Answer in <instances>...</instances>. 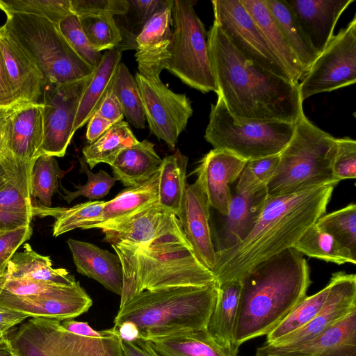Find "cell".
Segmentation results:
<instances>
[{"mask_svg": "<svg viewBox=\"0 0 356 356\" xmlns=\"http://www.w3.org/2000/svg\"><path fill=\"white\" fill-rule=\"evenodd\" d=\"M92 305V300L78 281L71 291L56 296H18L3 289L0 293V306L33 318L61 321L86 313Z\"/></svg>", "mask_w": 356, "mask_h": 356, "instance_id": "20", "label": "cell"}, {"mask_svg": "<svg viewBox=\"0 0 356 356\" xmlns=\"http://www.w3.org/2000/svg\"><path fill=\"white\" fill-rule=\"evenodd\" d=\"M43 136L42 103L19 104L13 115L6 152L0 163L8 178L31 201L30 174L41 154Z\"/></svg>", "mask_w": 356, "mask_h": 356, "instance_id": "12", "label": "cell"}, {"mask_svg": "<svg viewBox=\"0 0 356 356\" xmlns=\"http://www.w3.org/2000/svg\"><path fill=\"white\" fill-rule=\"evenodd\" d=\"M336 138L315 126L303 114L293 135L279 154L275 172L267 186L268 196L296 193L339 181L332 172Z\"/></svg>", "mask_w": 356, "mask_h": 356, "instance_id": "6", "label": "cell"}, {"mask_svg": "<svg viewBox=\"0 0 356 356\" xmlns=\"http://www.w3.org/2000/svg\"><path fill=\"white\" fill-rule=\"evenodd\" d=\"M234 347L266 335L307 296L312 281L303 255L293 248L264 260L241 278Z\"/></svg>", "mask_w": 356, "mask_h": 356, "instance_id": "3", "label": "cell"}, {"mask_svg": "<svg viewBox=\"0 0 356 356\" xmlns=\"http://www.w3.org/2000/svg\"><path fill=\"white\" fill-rule=\"evenodd\" d=\"M18 104L8 82L0 52V108H11Z\"/></svg>", "mask_w": 356, "mask_h": 356, "instance_id": "59", "label": "cell"}, {"mask_svg": "<svg viewBox=\"0 0 356 356\" xmlns=\"http://www.w3.org/2000/svg\"><path fill=\"white\" fill-rule=\"evenodd\" d=\"M329 292L321 310L302 327L271 343L293 346L318 335L327 327L356 309V275L343 271L332 274ZM270 344V343H268Z\"/></svg>", "mask_w": 356, "mask_h": 356, "instance_id": "18", "label": "cell"}, {"mask_svg": "<svg viewBox=\"0 0 356 356\" xmlns=\"http://www.w3.org/2000/svg\"><path fill=\"white\" fill-rule=\"evenodd\" d=\"M211 207L199 177L193 184H186L178 219L184 234L195 256L213 272L216 264V251L210 226Z\"/></svg>", "mask_w": 356, "mask_h": 356, "instance_id": "17", "label": "cell"}, {"mask_svg": "<svg viewBox=\"0 0 356 356\" xmlns=\"http://www.w3.org/2000/svg\"><path fill=\"white\" fill-rule=\"evenodd\" d=\"M58 26L61 34L77 55L95 68L100 62L102 54L89 42L81 26L78 17L71 14Z\"/></svg>", "mask_w": 356, "mask_h": 356, "instance_id": "48", "label": "cell"}, {"mask_svg": "<svg viewBox=\"0 0 356 356\" xmlns=\"http://www.w3.org/2000/svg\"><path fill=\"white\" fill-rule=\"evenodd\" d=\"M104 241L111 245L120 243L143 244L169 234H182L178 218L161 207L158 200L118 220L95 224Z\"/></svg>", "mask_w": 356, "mask_h": 356, "instance_id": "16", "label": "cell"}, {"mask_svg": "<svg viewBox=\"0 0 356 356\" xmlns=\"http://www.w3.org/2000/svg\"><path fill=\"white\" fill-rule=\"evenodd\" d=\"M96 113L112 124L122 121L124 117V111L120 102L113 93L111 85Z\"/></svg>", "mask_w": 356, "mask_h": 356, "instance_id": "55", "label": "cell"}, {"mask_svg": "<svg viewBox=\"0 0 356 356\" xmlns=\"http://www.w3.org/2000/svg\"><path fill=\"white\" fill-rule=\"evenodd\" d=\"M28 317L24 313L0 306V341L7 337L11 328Z\"/></svg>", "mask_w": 356, "mask_h": 356, "instance_id": "57", "label": "cell"}, {"mask_svg": "<svg viewBox=\"0 0 356 356\" xmlns=\"http://www.w3.org/2000/svg\"><path fill=\"white\" fill-rule=\"evenodd\" d=\"M0 9L6 15L25 13L40 16L57 25L73 14L70 0H0Z\"/></svg>", "mask_w": 356, "mask_h": 356, "instance_id": "46", "label": "cell"}, {"mask_svg": "<svg viewBox=\"0 0 356 356\" xmlns=\"http://www.w3.org/2000/svg\"><path fill=\"white\" fill-rule=\"evenodd\" d=\"M91 75L72 82L44 85L40 102L44 129L41 154L55 157L65 154L74 135L79 102Z\"/></svg>", "mask_w": 356, "mask_h": 356, "instance_id": "15", "label": "cell"}, {"mask_svg": "<svg viewBox=\"0 0 356 356\" xmlns=\"http://www.w3.org/2000/svg\"><path fill=\"white\" fill-rule=\"evenodd\" d=\"M255 356H356V309L313 339L293 346L264 343Z\"/></svg>", "mask_w": 356, "mask_h": 356, "instance_id": "19", "label": "cell"}, {"mask_svg": "<svg viewBox=\"0 0 356 356\" xmlns=\"http://www.w3.org/2000/svg\"><path fill=\"white\" fill-rule=\"evenodd\" d=\"M115 327L118 328L122 340L131 341L138 339V329L136 325L131 323L125 322Z\"/></svg>", "mask_w": 356, "mask_h": 356, "instance_id": "61", "label": "cell"}, {"mask_svg": "<svg viewBox=\"0 0 356 356\" xmlns=\"http://www.w3.org/2000/svg\"><path fill=\"white\" fill-rule=\"evenodd\" d=\"M113 124L95 113L88 120L86 137L89 143H91L100 137Z\"/></svg>", "mask_w": 356, "mask_h": 356, "instance_id": "60", "label": "cell"}, {"mask_svg": "<svg viewBox=\"0 0 356 356\" xmlns=\"http://www.w3.org/2000/svg\"><path fill=\"white\" fill-rule=\"evenodd\" d=\"M33 217L32 202L8 178L0 188V232L29 226Z\"/></svg>", "mask_w": 356, "mask_h": 356, "instance_id": "40", "label": "cell"}, {"mask_svg": "<svg viewBox=\"0 0 356 356\" xmlns=\"http://www.w3.org/2000/svg\"><path fill=\"white\" fill-rule=\"evenodd\" d=\"M154 147L152 143L143 140L121 151L111 165L114 177L127 188L148 180L162 162Z\"/></svg>", "mask_w": 356, "mask_h": 356, "instance_id": "28", "label": "cell"}, {"mask_svg": "<svg viewBox=\"0 0 356 356\" xmlns=\"http://www.w3.org/2000/svg\"><path fill=\"white\" fill-rule=\"evenodd\" d=\"M246 162L226 150L213 149L204 155L195 170L211 208L222 216L227 214L232 198L229 185L237 180Z\"/></svg>", "mask_w": 356, "mask_h": 356, "instance_id": "22", "label": "cell"}, {"mask_svg": "<svg viewBox=\"0 0 356 356\" xmlns=\"http://www.w3.org/2000/svg\"><path fill=\"white\" fill-rule=\"evenodd\" d=\"M122 356H160L152 347L151 341L142 339L121 341Z\"/></svg>", "mask_w": 356, "mask_h": 356, "instance_id": "56", "label": "cell"}, {"mask_svg": "<svg viewBox=\"0 0 356 356\" xmlns=\"http://www.w3.org/2000/svg\"><path fill=\"white\" fill-rule=\"evenodd\" d=\"M129 8L122 15L119 27L122 40L117 49L120 52L125 49H136V38L147 20L160 8L165 6L168 0H127Z\"/></svg>", "mask_w": 356, "mask_h": 356, "instance_id": "43", "label": "cell"}, {"mask_svg": "<svg viewBox=\"0 0 356 356\" xmlns=\"http://www.w3.org/2000/svg\"><path fill=\"white\" fill-rule=\"evenodd\" d=\"M76 271L92 278L106 289L121 296L123 272L118 254L103 250L95 244L68 238Z\"/></svg>", "mask_w": 356, "mask_h": 356, "instance_id": "25", "label": "cell"}, {"mask_svg": "<svg viewBox=\"0 0 356 356\" xmlns=\"http://www.w3.org/2000/svg\"><path fill=\"white\" fill-rule=\"evenodd\" d=\"M111 246L123 272L120 306L144 291L216 284L213 273L198 261L184 233L162 236L143 244Z\"/></svg>", "mask_w": 356, "mask_h": 356, "instance_id": "4", "label": "cell"}, {"mask_svg": "<svg viewBox=\"0 0 356 356\" xmlns=\"http://www.w3.org/2000/svg\"><path fill=\"white\" fill-rule=\"evenodd\" d=\"M138 143L128 123L121 121L86 145L82 149L83 158L90 168L101 163L111 165L121 151Z\"/></svg>", "mask_w": 356, "mask_h": 356, "instance_id": "37", "label": "cell"}, {"mask_svg": "<svg viewBox=\"0 0 356 356\" xmlns=\"http://www.w3.org/2000/svg\"><path fill=\"white\" fill-rule=\"evenodd\" d=\"M216 93L236 119L294 123L304 114L299 83L243 56L213 23L207 33Z\"/></svg>", "mask_w": 356, "mask_h": 356, "instance_id": "1", "label": "cell"}, {"mask_svg": "<svg viewBox=\"0 0 356 356\" xmlns=\"http://www.w3.org/2000/svg\"><path fill=\"white\" fill-rule=\"evenodd\" d=\"M194 0H175L172 32L163 69L203 93L216 92L207 32L195 13Z\"/></svg>", "mask_w": 356, "mask_h": 356, "instance_id": "9", "label": "cell"}, {"mask_svg": "<svg viewBox=\"0 0 356 356\" xmlns=\"http://www.w3.org/2000/svg\"><path fill=\"white\" fill-rule=\"evenodd\" d=\"M268 196L267 188L252 195L232 194L227 213L210 220L212 241L217 252L243 241L254 227Z\"/></svg>", "mask_w": 356, "mask_h": 356, "instance_id": "21", "label": "cell"}, {"mask_svg": "<svg viewBox=\"0 0 356 356\" xmlns=\"http://www.w3.org/2000/svg\"><path fill=\"white\" fill-rule=\"evenodd\" d=\"M172 6L173 1L168 0L147 20L137 35L135 56L138 67L163 70V61L172 35Z\"/></svg>", "mask_w": 356, "mask_h": 356, "instance_id": "26", "label": "cell"}, {"mask_svg": "<svg viewBox=\"0 0 356 356\" xmlns=\"http://www.w3.org/2000/svg\"><path fill=\"white\" fill-rule=\"evenodd\" d=\"M135 79L150 131L174 149L193 115L189 98L170 90L160 74L137 72Z\"/></svg>", "mask_w": 356, "mask_h": 356, "instance_id": "13", "label": "cell"}, {"mask_svg": "<svg viewBox=\"0 0 356 356\" xmlns=\"http://www.w3.org/2000/svg\"><path fill=\"white\" fill-rule=\"evenodd\" d=\"M216 285L217 297L207 331L219 343L235 348L233 345L234 330L241 281L235 280Z\"/></svg>", "mask_w": 356, "mask_h": 356, "instance_id": "32", "label": "cell"}, {"mask_svg": "<svg viewBox=\"0 0 356 356\" xmlns=\"http://www.w3.org/2000/svg\"><path fill=\"white\" fill-rule=\"evenodd\" d=\"M79 162L80 172L86 174L88 180L84 185L75 186L77 188L76 191L70 192L63 188L65 195H63V198L68 204L81 195L88 198L90 201L102 198L109 193L117 181L115 177H111L103 170L97 173L90 172L83 158H80Z\"/></svg>", "mask_w": 356, "mask_h": 356, "instance_id": "49", "label": "cell"}, {"mask_svg": "<svg viewBox=\"0 0 356 356\" xmlns=\"http://www.w3.org/2000/svg\"><path fill=\"white\" fill-rule=\"evenodd\" d=\"M0 356H15L7 337L0 341Z\"/></svg>", "mask_w": 356, "mask_h": 356, "instance_id": "62", "label": "cell"}, {"mask_svg": "<svg viewBox=\"0 0 356 356\" xmlns=\"http://www.w3.org/2000/svg\"><path fill=\"white\" fill-rule=\"evenodd\" d=\"M159 174V168L146 181L127 188L113 199L106 202L102 216L95 224L120 219L158 200Z\"/></svg>", "mask_w": 356, "mask_h": 356, "instance_id": "35", "label": "cell"}, {"mask_svg": "<svg viewBox=\"0 0 356 356\" xmlns=\"http://www.w3.org/2000/svg\"><path fill=\"white\" fill-rule=\"evenodd\" d=\"M328 292L327 284L318 292L307 296L266 334L265 343H274L310 322L321 310Z\"/></svg>", "mask_w": 356, "mask_h": 356, "instance_id": "42", "label": "cell"}, {"mask_svg": "<svg viewBox=\"0 0 356 356\" xmlns=\"http://www.w3.org/2000/svg\"><path fill=\"white\" fill-rule=\"evenodd\" d=\"M33 233L31 227H22L13 230L0 232V275L6 273L8 261L17 250Z\"/></svg>", "mask_w": 356, "mask_h": 356, "instance_id": "53", "label": "cell"}, {"mask_svg": "<svg viewBox=\"0 0 356 356\" xmlns=\"http://www.w3.org/2000/svg\"><path fill=\"white\" fill-rule=\"evenodd\" d=\"M78 18L87 38L97 51L117 48L121 42L122 37L114 16L86 15Z\"/></svg>", "mask_w": 356, "mask_h": 356, "instance_id": "45", "label": "cell"}, {"mask_svg": "<svg viewBox=\"0 0 356 356\" xmlns=\"http://www.w3.org/2000/svg\"><path fill=\"white\" fill-rule=\"evenodd\" d=\"M73 14L77 17L86 15L125 14L129 8L127 0H70Z\"/></svg>", "mask_w": 356, "mask_h": 356, "instance_id": "52", "label": "cell"}, {"mask_svg": "<svg viewBox=\"0 0 356 356\" xmlns=\"http://www.w3.org/2000/svg\"><path fill=\"white\" fill-rule=\"evenodd\" d=\"M0 52L16 101L19 104L40 103L45 85L44 75L2 26Z\"/></svg>", "mask_w": 356, "mask_h": 356, "instance_id": "23", "label": "cell"}, {"mask_svg": "<svg viewBox=\"0 0 356 356\" xmlns=\"http://www.w3.org/2000/svg\"><path fill=\"white\" fill-rule=\"evenodd\" d=\"M105 201H88L70 208L43 207L33 206V216H47L55 218L53 236L55 237L76 228L88 229L95 224L101 217Z\"/></svg>", "mask_w": 356, "mask_h": 356, "instance_id": "36", "label": "cell"}, {"mask_svg": "<svg viewBox=\"0 0 356 356\" xmlns=\"http://www.w3.org/2000/svg\"><path fill=\"white\" fill-rule=\"evenodd\" d=\"M24 250L16 252L8 263L7 279H26L51 284L71 286L76 281L65 268H54L49 256L34 251L29 243L23 245Z\"/></svg>", "mask_w": 356, "mask_h": 356, "instance_id": "30", "label": "cell"}, {"mask_svg": "<svg viewBox=\"0 0 356 356\" xmlns=\"http://www.w3.org/2000/svg\"><path fill=\"white\" fill-rule=\"evenodd\" d=\"M259 27L264 38L293 83L298 84L306 72L292 51L264 0H240Z\"/></svg>", "mask_w": 356, "mask_h": 356, "instance_id": "27", "label": "cell"}, {"mask_svg": "<svg viewBox=\"0 0 356 356\" xmlns=\"http://www.w3.org/2000/svg\"><path fill=\"white\" fill-rule=\"evenodd\" d=\"M332 172L340 181L356 177V141L349 137L336 138Z\"/></svg>", "mask_w": 356, "mask_h": 356, "instance_id": "50", "label": "cell"}, {"mask_svg": "<svg viewBox=\"0 0 356 356\" xmlns=\"http://www.w3.org/2000/svg\"><path fill=\"white\" fill-rule=\"evenodd\" d=\"M356 82V15L330 40L299 83L301 100Z\"/></svg>", "mask_w": 356, "mask_h": 356, "instance_id": "11", "label": "cell"}, {"mask_svg": "<svg viewBox=\"0 0 356 356\" xmlns=\"http://www.w3.org/2000/svg\"><path fill=\"white\" fill-rule=\"evenodd\" d=\"M279 162V154L247 161L237 179L235 193L252 195L267 188Z\"/></svg>", "mask_w": 356, "mask_h": 356, "instance_id": "47", "label": "cell"}, {"mask_svg": "<svg viewBox=\"0 0 356 356\" xmlns=\"http://www.w3.org/2000/svg\"><path fill=\"white\" fill-rule=\"evenodd\" d=\"M6 280L7 278L6 273L0 275V293L3 289Z\"/></svg>", "mask_w": 356, "mask_h": 356, "instance_id": "63", "label": "cell"}, {"mask_svg": "<svg viewBox=\"0 0 356 356\" xmlns=\"http://www.w3.org/2000/svg\"><path fill=\"white\" fill-rule=\"evenodd\" d=\"M6 17L2 26L42 72L45 84L72 82L93 73L95 67L77 55L57 24L31 14Z\"/></svg>", "mask_w": 356, "mask_h": 356, "instance_id": "7", "label": "cell"}, {"mask_svg": "<svg viewBox=\"0 0 356 356\" xmlns=\"http://www.w3.org/2000/svg\"><path fill=\"white\" fill-rule=\"evenodd\" d=\"M7 339L15 356H49L32 339L21 325L18 329L9 332Z\"/></svg>", "mask_w": 356, "mask_h": 356, "instance_id": "54", "label": "cell"}, {"mask_svg": "<svg viewBox=\"0 0 356 356\" xmlns=\"http://www.w3.org/2000/svg\"><path fill=\"white\" fill-rule=\"evenodd\" d=\"M49 356H122L115 326L96 331L87 322L32 318L22 325Z\"/></svg>", "mask_w": 356, "mask_h": 356, "instance_id": "10", "label": "cell"}, {"mask_svg": "<svg viewBox=\"0 0 356 356\" xmlns=\"http://www.w3.org/2000/svg\"><path fill=\"white\" fill-rule=\"evenodd\" d=\"M305 72L318 56L286 0H264Z\"/></svg>", "mask_w": 356, "mask_h": 356, "instance_id": "33", "label": "cell"}, {"mask_svg": "<svg viewBox=\"0 0 356 356\" xmlns=\"http://www.w3.org/2000/svg\"><path fill=\"white\" fill-rule=\"evenodd\" d=\"M121 57L122 53L115 48L106 50L102 54L79 102L73 125L74 134L86 124L97 111L113 82Z\"/></svg>", "mask_w": 356, "mask_h": 356, "instance_id": "29", "label": "cell"}, {"mask_svg": "<svg viewBox=\"0 0 356 356\" xmlns=\"http://www.w3.org/2000/svg\"><path fill=\"white\" fill-rule=\"evenodd\" d=\"M316 224L356 257V204L324 214Z\"/></svg>", "mask_w": 356, "mask_h": 356, "instance_id": "44", "label": "cell"}, {"mask_svg": "<svg viewBox=\"0 0 356 356\" xmlns=\"http://www.w3.org/2000/svg\"><path fill=\"white\" fill-rule=\"evenodd\" d=\"M211 3L213 23L243 56L266 71L293 83L240 0H213Z\"/></svg>", "mask_w": 356, "mask_h": 356, "instance_id": "14", "label": "cell"}, {"mask_svg": "<svg viewBox=\"0 0 356 356\" xmlns=\"http://www.w3.org/2000/svg\"><path fill=\"white\" fill-rule=\"evenodd\" d=\"M188 157L179 149L162 159L159 167L158 202L178 217L186 184Z\"/></svg>", "mask_w": 356, "mask_h": 356, "instance_id": "34", "label": "cell"}, {"mask_svg": "<svg viewBox=\"0 0 356 356\" xmlns=\"http://www.w3.org/2000/svg\"><path fill=\"white\" fill-rule=\"evenodd\" d=\"M160 356H238V350L217 342L207 331L197 330L150 341Z\"/></svg>", "mask_w": 356, "mask_h": 356, "instance_id": "31", "label": "cell"}, {"mask_svg": "<svg viewBox=\"0 0 356 356\" xmlns=\"http://www.w3.org/2000/svg\"><path fill=\"white\" fill-rule=\"evenodd\" d=\"M18 105L11 108H0V161L3 159L6 152L12 118Z\"/></svg>", "mask_w": 356, "mask_h": 356, "instance_id": "58", "label": "cell"}, {"mask_svg": "<svg viewBox=\"0 0 356 356\" xmlns=\"http://www.w3.org/2000/svg\"><path fill=\"white\" fill-rule=\"evenodd\" d=\"M76 283L63 286L26 279H7L3 289L18 296H56L69 292Z\"/></svg>", "mask_w": 356, "mask_h": 356, "instance_id": "51", "label": "cell"}, {"mask_svg": "<svg viewBox=\"0 0 356 356\" xmlns=\"http://www.w3.org/2000/svg\"><path fill=\"white\" fill-rule=\"evenodd\" d=\"M293 248L302 255L327 262L356 264V257L316 223L303 233Z\"/></svg>", "mask_w": 356, "mask_h": 356, "instance_id": "38", "label": "cell"}, {"mask_svg": "<svg viewBox=\"0 0 356 356\" xmlns=\"http://www.w3.org/2000/svg\"><path fill=\"white\" fill-rule=\"evenodd\" d=\"M111 87L128 122L135 128L144 129L145 117L138 86L124 63L119 64Z\"/></svg>", "mask_w": 356, "mask_h": 356, "instance_id": "41", "label": "cell"}, {"mask_svg": "<svg viewBox=\"0 0 356 356\" xmlns=\"http://www.w3.org/2000/svg\"><path fill=\"white\" fill-rule=\"evenodd\" d=\"M334 186L268 196L249 234L233 247L216 252V284L241 280L257 264L293 248L303 233L324 215Z\"/></svg>", "mask_w": 356, "mask_h": 356, "instance_id": "2", "label": "cell"}, {"mask_svg": "<svg viewBox=\"0 0 356 356\" xmlns=\"http://www.w3.org/2000/svg\"><path fill=\"white\" fill-rule=\"evenodd\" d=\"M217 292L216 284L144 291L120 306L114 326L131 323L138 329V338L148 341L204 330Z\"/></svg>", "mask_w": 356, "mask_h": 356, "instance_id": "5", "label": "cell"}, {"mask_svg": "<svg viewBox=\"0 0 356 356\" xmlns=\"http://www.w3.org/2000/svg\"><path fill=\"white\" fill-rule=\"evenodd\" d=\"M318 55L334 36L341 15L355 0H286Z\"/></svg>", "mask_w": 356, "mask_h": 356, "instance_id": "24", "label": "cell"}, {"mask_svg": "<svg viewBox=\"0 0 356 356\" xmlns=\"http://www.w3.org/2000/svg\"><path fill=\"white\" fill-rule=\"evenodd\" d=\"M63 176L55 156L42 154L35 160L30 174L29 192L31 200L39 203L35 205L51 207L52 196L58 192Z\"/></svg>", "mask_w": 356, "mask_h": 356, "instance_id": "39", "label": "cell"}, {"mask_svg": "<svg viewBox=\"0 0 356 356\" xmlns=\"http://www.w3.org/2000/svg\"><path fill=\"white\" fill-rule=\"evenodd\" d=\"M294 131V123L238 120L218 97L211 105L204 138L213 149L226 150L250 161L280 154Z\"/></svg>", "mask_w": 356, "mask_h": 356, "instance_id": "8", "label": "cell"}]
</instances>
